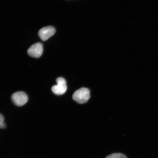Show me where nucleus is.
I'll return each instance as SVG.
<instances>
[{"label":"nucleus","mask_w":158,"mask_h":158,"mask_svg":"<svg viewBox=\"0 0 158 158\" xmlns=\"http://www.w3.org/2000/svg\"><path fill=\"white\" fill-rule=\"evenodd\" d=\"M90 98V91L88 89L82 88L75 92L73 96V98L78 103H86Z\"/></svg>","instance_id":"obj_1"},{"label":"nucleus","mask_w":158,"mask_h":158,"mask_svg":"<svg viewBox=\"0 0 158 158\" xmlns=\"http://www.w3.org/2000/svg\"><path fill=\"white\" fill-rule=\"evenodd\" d=\"M57 85H54L51 88L54 93L57 95H61L64 94L66 91L67 86L66 82L64 78L59 77L56 80Z\"/></svg>","instance_id":"obj_2"},{"label":"nucleus","mask_w":158,"mask_h":158,"mask_svg":"<svg viewBox=\"0 0 158 158\" xmlns=\"http://www.w3.org/2000/svg\"><path fill=\"white\" fill-rule=\"evenodd\" d=\"M11 98L14 104L19 106L24 105L28 101V97L27 94L23 92L15 93L12 95Z\"/></svg>","instance_id":"obj_3"},{"label":"nucleus","mask_w":158,"mask_h":158,"mask_svg":"<svg viewBox=\"0 0 158 158\" xmlns=\"http://www.w3.org/2000/svg\"><path fill=\"white\" fill-rule=\"evenodd\" d=\"M43 45L41 43H37L31 45L27 51L30 56L35 58H39L43 52Z\"/></svg>","instance_id":"obj_4"},{"label":"nucleus","mask_w":158,"mask_h":158,"mask_svg":"<svg viewBox=\"0 0 158 158\" xmlns=\"http://www.w3.org/2000/svg\"><path fill=\"white\" fill-rule=\"evenodd\" d=\"M55 31L54 27L52 26L43 27L39 31V36L43 41H45L52 36L55 34Z\"/></svg>","instance_id":"obj_5"},{"label":"nucleus","mask_w":158,"mask_h":158,"mask_svg":"<svg viewBox=\"0 0 158 158\" xmlns=\"http://www.w3.org/2000/svg\"><path fill=\"white\" fill-rule=\"evenodd\" d=\"M106 158H127L123 154L120 153H114L108 156Z\"/></svg>","instance_id":"obj_6"},{"label":"nucleus","mask_w":158,"mask_h":158,"mask_svg":"<svg viewBox=\"0 0 158 158\" xmlns=\"http://www.w3.org/2000/svg\"><path fill=\"white\" fill-rule=\"evenodd\" d=\"M4 121V118L2 114H0V124L3 123Z\"/></svg>","instance_id":"obj_7"},{"label":"nucleus","mask_w":158,"mask_h":158,"mask_svg":"<svg viewBox=\"0 0 158 158\" xmlns=\"http://www.w3.org/2000/svg\"><path fill=\"white\" fill-rule=\"evenodd\" d=\"M6 127V124L4 122H3V123H1L0 124V128H2V129H3V128H5Z\"/></svg>","instance_id":"obj_8"}]
</instances>
